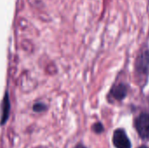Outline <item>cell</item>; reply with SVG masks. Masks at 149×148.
I'll return each instance as SVG.
<instances>
[{"mask_svg": "<svg viewBox=\"0 0 149 148\" xmlns=\"http://www.w3.org/2000/svg\"><path fill=\"white\" fill-rule=\"evenodd\" d=\"M135 126L142 139L149 138V113L141 114L136 120Z\"/></svg>", "mask_w": 149, "mask_h": 148, "instance_id": "cell-1", "label": "cell"}, {"mask_svg": "<svg viewBox=\"0 0 149 148\" xmlns=\"http://www.w3.org/2000/svg\"><path fill=\"white\" fill-rule=\"evenodd\" d=\"M113 142L116 148H131V142L123 129H118L114 132Z\"/></svg>", "mask_w": 149, "mask_h": 148, "instance_id": "cell-2", "label": "cell"}, {"mask_svg": "<svg viewBox=\"0 0 149 148\" xmlns=\"http://www.w3.org/2000/svg\"><path fill=\"white\" fill-rule=\"evenodd\" d=\"M136 68L137 70L144 74H148L149 72V51H145L143 52L138 61H137V65H136Z\"/></svg>", "mask_w": 149, "mask_h": 148, "instance_id": "cell-3", "label": "cell"}, {"mask_svg": "<svg viewBox=\"0 0 149 148\" xmlns=\"http://www.w3.org/2000/svg\"><path fill=\"white\" fill-rule=\"evenodd\" d=\"M111 93L115 99L121 100L126 97L127 93V87L124 84H120L113 88V90L111 91Z\"/></svg>", "mask_w": 149, "mask_h": 148, "instance_id": "cell-4", "label": "cell"}, {"mask_svg": "<svg viewBox=\"0 0 149 148\" xmlns=\"http://www.w3.org/2000/svg\"><path fill=\"white\" fill-rule=\"evenodd\" d=\"M9 112H10V100H9L8 92H6L5 97L3 99V116H2V121H1L2 125L4 124V121L8 119Z\"/></svg>", "mask_w": 149, "mask_h": 148, "instance_id": "cell-5", "label": "cell"}, {"mask_svg": "<svg viewBox=\"0 0 149 148\" xmlns=\"http://www.w3.org/2000/svg\"><path fill=\"white\" fill-rule=\"evenodd\" d=\"M33 109L36 111V112H41L43 110L45 109V106L43 105V104H36L34 106H33Z\"/></svg>", "mask_w": 149, "mask_h": 148, "instance_id": "cell-6", "label": "cell"}, {"mask_svg": "<svg viewBox=\"0 0 149 148\" xmlns=\"http://www.w3.org/2000/svg\"><path fill=\"white\" fill-rule=\"evenodd\" d=\"M93 128H94V130H95L97 133H100V132L103 131V127H102L101 124H96V125L94 126Z\"/></svg>", "mask_w": 149, "mask_h": 148, "instance_id": "cell-7", "label": "cell"}, {"mask_svg": "<svg viewBox=\"0 0 149 148\" xmlns=\"http://www.w3.org/2000/svg\"><path fill=\"white\" fill-rule=\"evenodd\" d=\"M76 148H86V147H84V146H82V145H78Z\"/></svg>", "mask_w": 149, "mask_h": 148, "instance_id": "cell-8", "label": "cell"}, {"mask_svg": "<svg viewBox=\"0 0 149 148\" xmlns=\"http://www.w3.org/2000/svg\"><path fill=\"white\" fill-rule=\"evenodd\" d=\"M139 148H148L147 147H139Z\"/></svg>", "mask_w": 149, "mask_h": 148, "instance_id": "cell-9", "label": "cell"}]
</instances>
